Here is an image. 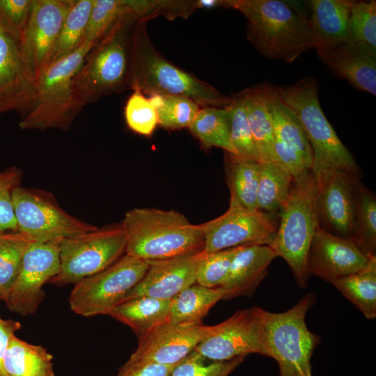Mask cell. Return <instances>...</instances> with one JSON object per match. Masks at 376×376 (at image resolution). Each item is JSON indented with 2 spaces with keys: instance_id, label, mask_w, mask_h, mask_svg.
<instances>
[{
  "instance_id": "33",
  "label": "cell",
  "mask_w": 376,
  "mask_h": 376,
  "mask_svg": "<svg viewBox=\"0 0 376 376\" xmlns=\"http://www.w3.org/2000/svg\"><path fill=\"white\" fill-rule=\"evenodd\" d=\"M292 175L279 163H260L258 210L274 213L285 206L293 183Z\"/></svg>"
},
{
  "instance_id": "10",
  "label": "cell",
  "mask_w": 376,
  "mask_h": 376,
  "mask_svg": "<svg viewBox=\"0 0 376 376\" xmlns=\"http://www.w3.org/2000/svg\"><path fill=\"white\" fill-rule=\"evenodd\" d=\"M148 267V261L125 254L104 270L75 284L69 297L71 310L84 317L108 315L140 282Z\"/></svg>"
},
{
  "instance_id": "29",
  "label": "cell",
  "mask_w": 376,
  "mask_h": 376,
  "mask_svg": "<svg viewBox=\"0 0 376 376\" xmlns=\"http://www.w3.org/2000/svg\"><path fill=\"white\" fill-rule=\"evenodd\" d=\"M53 356L42 346L15 336L10 340L3 359L6 376H55Z\"/></svg>"
},
{
  "instance_id": "25",
  "label": "cell",
  "mask_w": 376,
  "mask_h": 376,
  "mask_svg": "<svg viewBox=\"0 0 376 376\" xmlns=\"http://www.w3.org/2000/svg\"><path fill=\"white\" fill-rule=\"evenodd\" d=\"M263 86L274 138L295 150L311 170L313 151L300 122L281 100L277 87L267 83Z\"/></svg>"
},
{
  "instance_id": "19",
  "label": "cell",
  "mask_w": 376,
  "mask_h": 376,
  "mask_svg": "<svg viewBox=\"0 0 376 376\" xmlns=\"http://www.w3.org/2000/svg\"><path fill=\"white\" fill-rule=\"evenodd\" d=\"M35 85L23 61L19 40L0 23V113L15 110L22 116L33 100Z\"/></svg>"
},
{
  "instance_id": "21",
  "label": "cell",
  "mask_w": 376,
  "mask_h": 376,
  "mask_svg": "<svg viewBox=\"0 0 376 376\" xmlns=\"http://www.w3.org/2000/svg\"><path fill=\"white\" fill-rule=\"evenodd\" d=\"M203 251L173 258L148 261L149 267L146 274L130 290L124 301L139 297L171 300L180 292L196 283V267Z\"/></svg>"
},
{
  "instance_id": "14",
  "label": "cell",
  "mask_w": 376,
  "mask_h": 376,
  "mask_svg": "<svg viewBox=\"0 0 376 376\" xmlns=\"http://www.w3.org/2000/svg\"><path fill=\"white\" fill-rule=\"evenodd\" d=\"M203 252L250 245L270 246L277 228L266 212L240 206H229L219 217L202 224Z\"/></svg>"
},
{
  "instance_id": "2",
  "label": "cell",
  "mask_w": 376,
  "mask_h": 376,
  "mask_svg": "<svg viewBox=\"0 0 376 376\" xmlns=\"http://www.w3.org/2000/svg\"><path fill=\"white\" fill-rule=\"evenodd\" d=\"M222 6L247 19V38L268 58L291 63L313 48L310 24L304 14L279 0H223Z\"/></svg>"
},
{
  "instance_id": "18",
  "label": "cell",
  "mask_w": 376,
  "mask_h": 376,
  "mask_svg": "<svg viewBox=\"0 0 376 376\" xmlns=\"http://www.w3.org/2000/svg\"><path fill=\"white\" fill-rule=\"evenodd\" d=\"M370 258L350 238L334 235L318 226L310 245L307 269L310 276L332 283L359 271Z\"/></svg>"
},
{
  "instance_id": "32",
  "label": "cell",
  "mask_w": 376,
  "mask_h": 376,
  "mask_svg": "<svg viewBox=\"0 0 376 376\" xmlns=\"http://www.w3.org/2000/svg\"><path fill=\"white\" fill-rule=\"evenodd\" d=\"M332 284L368 320L376 318V256L359 271L335 280Z\"/></svg>"
},
{
  "instance_id": "34",
  "label": "cell",
  "mask_w": 376,
  "mask_h": 376,
  "mask_svg": "<svg viewBox=\"0 0 376 376\" xmlns=\"http://www.w3.org/2000/svg\"><path fill=\"white\" fill-rule=\"evenodd\" d=\"M350 239L366 256H376V198L361 182L356 193Z\"/></svg>"
},
{
  "instance_id": "44",
  "label": "cell",
  "mask_w": 376,
  "mask_h": 376,
  "mask_svg": "<svg viewBox=\"0 0 376 376\" xmlns=\"http://www.w3.org/2000/svg\"><path fill=\"white\" fill-rule=\"evenodd\" d=\"M33 6V0H0V23L20 41Z\"/></svg>"
},
{
  "instance_id": "22",
  "label": "cell",
  "mask_w": 376,
  "mask_h": 376,
  "mask_svg": "<svg viewBox=\"0 0 376 376\" xmlns=\"http://www.w3.org/2000/svg\"><path fill=\"white\" fill-rule=\"evenodd\" d=\"M318 54L333 74L359 91L376 95V52L347 42Z\"/></svg>"
},
{
  "instance_id": "4",
  "label": "cell",
  "mask_w": 376,
  "mask_h": 376,
  "mask_svg": "<svg viewBox=\"0 0 376 376\" xmlns=\"http://www.w3.org/2000/svg\"><path fill=\"white\" fill-rule=\"evenodd\" d=\"M139 21L119 22L88 53L72 79L74 97L81 110L103 96L130 89L132 35Z\"/></svg>"
},
{
  "instance_id": "45",
  "label": "cell",
  "mask_w": 376,
  "mask_h": 376,
  "mask_svg": "<svg viewBox=\"0 0 376 376\" xmlns=\"http://www.w3.org/2000/svg\"><path fill=\"white\" fill-rule=\"evenodd\" d=\"M274 151L276 162L282 165L292 175L294 180L311 171L295 150L276 138L274 142Z\"/></svg>"
},
{
  "instance_id": "43",
  "label": "cell",
  "mask_w": 376,
  "mask_h": 376,
  "mask_svg": "<svg viewBox=\"0 0 376 376\" xmlns=\"http://www.w3.org/2000/svg\"><path fill=\"white\" fill-rule=\"evenodd\" d=\"M22 173L16 166L0 171V234L17 231L12 194L19 186Z\"/></svg>"
},
{
  "instance_id": "1",
  "label": "cell",
  "mask_w": 376,
  "mask_h": 376,
  "mask_svg": "<svg viewBox=\"0 0 376 376\" xmlns=\"http://www.w3.org/2000/svg\"><path fill=\"white\" fill-rule=\"evenodd\" d=\"M126 237L125 253L146 261L200 253L204 248L202 224H193L174 210L136 207L120 224Z\"/></svg>"
},
{
  "instance_id": "27",
  "label": "cell",
  "mask_w": 376,
  "mask_h": 376,
  "mask_svg": "<svg viewBox=\"0 0 376 376\" xmlns=\"http://www.w3.org/2000/svg\"><path fill=\"white\" fill-rule=\"evenodd\" d=\"M246 109L260 163L276 162L274 132L267 107L263 84L244 91Z\"/></svg>"
},
{
  "instance_id": "42",
  "label": "cell",
  "mask_w": 376,
  "mask_h": 376,
  "mask_svg": "<svg viewBox=\"0 0 376 376\" xmlns=\"http://www.w3.org/2000/svg\"><path fill=\"white\" fill-rule=\"evenodd\" d=\"M244 357L214 361L193 350L175 366L170 376H228L244 361Z\"/></svg>"
},
{
  "instance_id": "47",
  "label": "cell",
  "mask_w": 376,
  "mask_h": 376,
  "mask_svg": "<svg viewBox=\"0 0 376 376\" xmlns=\"http://www.w3.org/2000/svg\"><path fill=\"white\" fill-rule=\"evenodd\" d=\"M20 327L21 325L17 321L3 320L0 317V376H6L3 359L10 339Z\"/></svg>"
},
{
  "instance_id": "12",
  "label": "cell",
  "mask_w": 376,
  "mask_h": 376,
  "mask_svg": "<svg viewBox=\"0 0 376 376\" xmlns=\"http://www.w3.org/2000/svg\"><path fill=\"white\" fill-rule=\"evenodd\" d=\"M263 311L258 306L240 310L224 322L210 326L207 335L194 350L214 361L249 354L271 357Z\"/></svg>"
},
{
  "instance_id": "7",
  "label": "cell",
  "mask_w": 376,
  "mask_h": 376,
  "mask_svg": "<svg viewBox=\"0 0 376 376\" xmlns=\"http://www.w3.org/2000/svg\"><path fill=\"white\" fill-rule=\"evenodd\" d=\"M316 190V178L311 170L293 181L288 199L281 211L279 226L269 246L277 256L286 261L299 288L308 285L311 276L307 269L308 253L319 226Z\"/></svg>"
},
{
  "instance_id": "37",
  "label": "cell",
  "mask_w": 376,
  "mask_h": 376,
  "mask_svg": "<svg viewBox=\"0 0 376 376\" xmlns=\"http://www.w3.org/2000/svg\"><path fill=\"white\" fill-rule=\"evenodd\" d=\"M159 125L168 130L189 127L194 120L200 105L193 100L180 95H152Z\"/></svg>"
},
{
  "instance_id": "3",
  "label": "cell",
  "mask_w": 376,
  "mask_h": 376,
  "mask_svg": "<svg viewBox=\"0 0 376 376\" xmlns=\"http://www.w3.org/2000/svg\"><path fill=\"white\" fill-rule=\"evenodd\" d=\"M148 21L140 20L134 28L130 89L148 95L184 96L204 107L228 106L230 97L175 65L156 49L148 35Z\"/></svg>"
},
{
  "instance_id": "5",
  "label": "cell",
  "mask_w": 376,
  "mask_h": 376,
  "mask_svg": "<svg viewBox=\"0 0 376 376\" xmlns=\"http://www.w3.org/2000/svg\"><path fill=\"white\" fill-rule=\"evenodd\" d=\"M283 103L300 122L313 151L311 171L314 174L336 169L361 177L352 153L342 143L321 108L318 81L304 77L293 85L278 88Z\"/></svg>"
},
{
  "instance_id": "46",
  "label": "cell",
  "mask_w": 376,
  "mask_h": 376,
  "mask_svg": "<svg viewBox=\"0 0 376 376\" xmlns=\"http://www.w3.org/2000/svg\"><path fill=\"white\" fill-rule=\"evenodd\" d=\"M175 366L140 363L127 361L120 368L116 376H170Z\"/></svg>"
},
{
  "instance_id": "35",
  "label": "cell",
  "mask_w": 376,
  "mask_h": 376,
  "mask_svg": "<svg viewBox=\"0 0 376 376\" xmlns=\"http://www.w3.org/2000/svg\"><path fill=\"white\" fill-rule=\"evenodd\" d=\"M94 0H74L62 24L49 65L72 54L83 44Z\"/></svg>"
},
{
  "instance_id": "39",
  "label": "cell",
  "mask_w": 376,
  "mask_h": 376,
  "mask_svg": "<svg viewBox=\"0 0 376 376\" xmlns=\"http://www.w3.org/2000/svg\"><path fill=\"white\" fill-rule=\"evenodd\" d=\"M349 42L376 52V1H352Z\"/></svg>"
},
{
  "instance_id": "30",
  "label": "cell",
  "mask_w": 376,
  "mask_h": 376,
  "mask_svg": "<svg viewBox=\"0 0 376 376\" xmlns=\"http://www.w3.org/2000/svg\"><path fill=\"white\" fill-rule=\"evenodd\" d=\"M226 292L220 288H209L198 284L187 288L171 300L169 315L164 323H201L209 310Z\"/></svg>"
},
{
  "instance_id": "28",
  "label": "cell",
  "mask_w": 376,
  "mask_h": 376,
  "mask_svg": "<svg viewBox=\"0 0 376 376\" xmlns=\"http://www.w3.org/2000/svg\"><path fill=\"white\" fill-rule=\"evenodd\" d=\"M225 152L226 182L230 193L229 206L258 210L260 162Z\"/></svg>"
},
{
  "instance_id": "38",
  "label": "cell",
  "mask_w": 376,
  "mask_h": 376,
  "mask_svg": "<svg viewBox=\"0 0 376 376\" xmlns=\"http://www.w3.org/2000/svg\"><path fill=\"white\" fill-rule=\"evenodd\" d=\"M230 97V140L235 155L260 163L248 120L244 91Z\"/></svg>"
},
{
  "instance_id": "17",
  "label": "cell",
  "mask_w": 376,
  "mask_h": 376,
  "mask_svg": "<svg viewBox=\"0 0 376 376\" xmlns=\"http://www.w3.org/2000/svg\"><path fill=\"white\" fill-rule=\"evenodd\" d=\"M210 326L201 323H163L139 338L128 361L140 363L177 365L207 335Z\"/></svg>"
},
{
  "instance_id": "15",
  "label": "cell",
  "mask_w": 376,
  "mask_h": 376,
  "mask_svg": "<svg viewBox=\"0 0 376 376\" xmlns=\"http://www.w3.org/2000/svg\"><path fill=\"white\" fill-rule=\"evenodd\" d=\"M59 242L34 241L29 245L3 299L11 311L25 316L37 311L44 298V285L59 269Z\"/></svg>"
},
{
  "instance_id": "6",
  "label": "cell",
  "mask_w": 376,
  "mask_h": 376,
  "mask_svg": "<svg viewBox=\"0 0 376 376\" xmlns=\"http://www.w3.org/2000/svg\"><path fill=\"white\" fill-rule=\"evenodd\" d=\"M96 44L84 41L72 54L51 64L36 82L33 100L22 116V130L68 131L81 112L73 94L72 79Z\"/></svg>"
},
{
  "instance_id": "23",
  "label": "cell",
  "mask_w": 376,
  "mask_h": 376,
  "mask_svg": "<svg viewBox=\"0 0 376 376\" xmlns=\"http://www.w3.org/2000/svg\"><path fill=\"white\" fill-rule=\"evenodd\" d=\"M276 257L269 246H240L226 281L218 288L226 292L224 299L251 297L267 274L269 264Z\"/></svg>"
},
{
  "instance_id": "41",
  "label": "cell",
  "mask_w": 376,
  "mask_h": 376,
  "mask_svg": "<svg viewBox=\"0 0 376 376\" xmlns=\"http://www.w3.org/2000/svg\"><path fill=\"white\" fill-rule=\"evenodd\" d=\"M124 115L128 127L143 136H150L159 125L157 110L149 97L133 89L128 97Z\"/></svg>"
},
{
  "instance_id": "36",
  "label": "cell",
  "mask_w": 376,
  "mask_h": 376,
  "mask_svg": "<svg viewBox=\"0 0 376 376\" xmlns=\"http://www.w3.org/2000/svg\"><path fill=\"white\" fill-rule=\"evenodd\" d=\"M33 242L19 231L0 234V300L3 301L16 279L24 256Z\"/></svg>"
},
{
  "instance_id": "11",
  "label": "cell",
  "mask_w": 376,
  "mask_h": 376,
  "mask_svg": "<svg viewBox=\"0 0 376 376\" xmlns=\"http://www.w3.org/2000/svg\"><path fill=\"white\" fill-rule=\"evenodd\" d=\"M12 199L17 231L35 242H59L98 228L70 215L41 191L19 186Z\"/></svg>"
},
{
  "instance_id": "40",
  "label": "cell",
  "mask_w": 376,
  "mask_h": 376,
  "mask_svg": "<svg viewBox=\"0 0 376 376\" xmlns=\"http://www.w3.org/2000/svg\"><path fill=\"white\" fill-rule=\"evenodd\" d=\"M239 248H228L212 253L203 251L196 267V283L209 288H219L228 276Z\"/></svg>"
},
{
  "instance_id": "20",
  "label": "cell",
  "mask_w": 376,
  "mask_h": 376,
  "mask_svg": "<svg viewBox=\"0 0 376 376\" xmlns=\"http://www.w3.org/2000/svg\"><path fill=\"white\" fill-rule=\"evenodd\" d=\"M178 14L176 0H94L84 41L96 44L115 24L126 19H151Z\"/></svg>"
},
{
  "instance_id": "26",
  "label": "cell",
  "mask_w": 376,
  "mask_h": 376,
  "mask_svg": "<svg viewBox=\"0 0 376 376\" xmlns=\"http://www.w3.org/2000/svg\"><path fill=\"white\" fill-rule=\"evenodd\" d=\"M170 304L171 300L139 297L121 302L108 315L129 326L139 339L165 322Z\"/></svg>"
},
{
  "instance_id": "9",
  "label": "cell",
  "mask_w": 376,
  "mask_h": 376,
  "mask_svg": "<svg viewBox=\"0 0 376 376\" xmlns=\"http://www.w3.org/2000/svg\"><path fill=\"white\" fill-rule=\"evenodd\" d=\"M60 265L49 283L75 284L109 267L125 251L126 237L121 226L97 228L59 242Z\"/></svg>"
},
{
  "instance_id": "24",
  "label": "cell",
  "mask_w": 376,
  "mask_h": 376,
  "mask_svg": "<svg viewBox=\"0 0 376 376\" xmlns=\"http://www.w3.org/2000/svg\"><path fill=\"white\" fill-rule=\"evenodd\" d=\"M352 1L313 0L308 17L313 39V48L318 52L331 49L349 42V22Z\"/></svg>"
},
{
  "instance_id": "13",
  "label": "cell",
  "mask_w": 376,
  "mask_h": 376,
  "mask_svg": "<svg viewBox=\"0 0 376 376\" xmlns=\"http://www.w3.org/2000/svg\"><path fill=\"white\" fill-rule=\"evenodd\" d=\"M73 3L74 0H33L19 49L35 83L49 65L64 19Z\"/></svg>"
},
{
  "instance_id": "8",
  "label": "cell",
  "mask_w": 376,
  "mask_h": 376,
  "mask_svg": "<svg viewBox=\"0 0 376 376\" xmlns=\"http://www.w3.org/2000/svg\"><path fill=\"white\" fill-rule=\"evenodd\" d=\"M315 301V295L308 292L285 311H263L271 358L280 376H312L311 359L321 338L308 329L306 316Z\"/></svg>"
},
{
  "instance_id": "16",
  "label": "cell",
  "mask_w": 376,
  "mask_h": 376,
  "mask_svg": "<svg viewBox=\"0 0 376 376\" xmlns=\"http://www.w3.org/2000/svg\"><path fill=\"white\" fill-rule=\"evenodd\" d=\"M314 175L317 182L319 227L334 235L350 238L360 178L336 169L324 170Z\"/></svg>"
},
{
  "instance_id": "31",
  "label": "cell",
  "mask_w": 376,
  "mask_h": 376,
  "mask_svg": "<svg viewBox=\"0 0 376 376\" xmlns=\"http://www.w3.org/2000/svg\"><path fill=\"white\" fill-rule=\"evenodd\" d=\"M188 128L205 149L216 147L235 155L230 140V111L228 106L200 108Z\"/></svg>"
}]
</instances>
